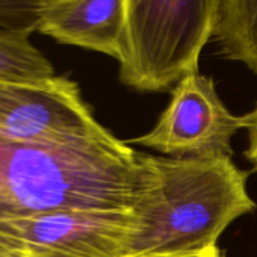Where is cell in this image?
I'll list each match as a JSON object with an SVG mask.
<instances>
[{
	"label": "cell",
	"instance_id": "cell-1",
	"mask_svg": "<svg viewBox=\"0 0 257 257\" xmlns=\"http://www.w3.org/2000/svg\"><path fill=\"white\" fill-rule=\"evenodd\" d=\"M140 152L101 134L53 143L0 135V222L61 209H134Z\"/></svg>",
	"mask_w": 257,
	"mask_h": 257
},
{
	"label": "cell",
	"instance_id": "cell-2",
	"mask_svg": "<svg viewBox=\"0 0 257 257\" xmlns=\"http://www.w3.org/2000/svg\"><path fill=\"white\" fill-rule=\"evenodd\" d=\"M143 189L128 255L182 254L218 246L237 218L255 210L231 156L168 158L141 153Z\"/></svg>",
	"mask_w": 257,
	"mask_h": 257
},
{
	"label": "cell",
	"instance_id": "cell-3",
	"mask_svg": "<svg viewBox=\"0 0 257 257\" xmlns=\"http://www.w3.org/2000/svg\"><path fill=\"white\" fill-rule=\"evenodd\" d=\"M219 8L221 0H125L119 82L140 92H164L198 73Z\"/></svg>",
	"mask_w": 257,
	"mask_h": 257
},
{
	"label": "cell",
	"instance_id": "cell-4",
	"mask_svg": "<svg viewBox=\"0 0 257 257\" xmlns=\"http://www.w3.org/2000/svg\"><path fill=\"white\" fill-rule=\"evenodd\" d=\"M134 209H61L0 222V237L23 257H125Z\"/></svg>",
	"mask_w": 257,
	"mask_h": 257
},
{
	"label": "cell",
	"instance_id": "cell-5",
	"mask_svg": "<svg viewBox=\"0 0 257 257\" xmlns=\"http://www.w3.org/2000/svg\"><path fill=\"white\" fill-rule=\"evenodd\" d=\"M240 128L242 116L227 109L213 79L192 73L171 89V98L152 131L127 144L168 158L233 156L231 141Z\"/></svg>",
	"mask_w": 257,
	"mask_h": 257
},
{
	"label": "cell",
	"instance_id": "cell-6",
	"mask_svg": "<svg viewBox=\"0 0 257 257\" xmlns=\"http://www.w3.org/2000/svg\"><path fill=\"white\" fill-rule=\"evenodd\" d=\"M104 131L79 85L65 76L41 83L0 82V135L26 143H53Z\"/></svg>",
	"mask_w": 257,
	"mask_h": 257
},
{
	"label": "cell",
	"instance_id": "cell-7",
	"mask_svg": "<svg viewBox=\"0 0 257 257\" xmlns=\"http://www.w3.org/2000/svg\"><path fill=\"white\" fill-rule=\"evenodd\" d=\"M125 0H46L35 14V31L61 44L121 58Z\"/></svg>",
	"mask_w": 257,
	"mask_h": 257
},
{
	"label": "cell",
	"instance_id": "cell-8",
	"mask_svg": "<svg viewBox=\"0 0 257 257\" xmlns=\"http://www.w3.org/2000/svg\"><path fill=\"white\" fill-rule=\"evenodd\" d=\"M213 40L222 58L257 74V0H221Z\"/></svg>",
	"mask_w": 257,
	"mask_h": 257
},
{
	"label": "cell",
	"instance_id": "cell-9",
	"mask_svg": "<svg viewBox=\"0 0 257 257\" xmlns=\"http://www.w3.org/2000/svg\"><path fill=\"white\" fill-rule=\"evenodd\" d=\"M34 32L35 28L0 29V82L41 83L58 76L46 55L32 44Z\"/></svg>",
	"mask_w": 257,
	"mask_h": 257
},
{
	"label": "cell",
	"instance_id": "cell-10",
	"mask_svg": "<svg viewBox=\"0 0 257 257\" xmlns=\"http://www.w3.org/2000/svg\"><path fill=\"white\" fill-rule=\"evenodd\" d=\"M46 0H0V29L35 28V14Z\"/></svg>",
	"mask_w": 257,
	"mask_h": 257
},
{
	"label": "cell",
	"instance_id": "cell-11",
	"mask_svg": "<svg viewBox=\"0 0 257 257\" xmlns=\"http://www.w3.org/2000/svg\"><path fill=\"white\" fill-rule=\"evenodd\" d=\"M243 128L248 132V149L245 150V158L251 164L252 170L257 171V103L254 109L242 115Z\"/></svg>",
	"mask_w": 257,
	"mask_h": 257
},
{
	"label": "cell",
	"instance_id": "cell-12",
	"mask_svg": "<svg viewBox=\"0 0 257 257\" xmlns=\"http://www.w3.org/2000/svg\"><path fill=\"white\" fill-rule=\"evenodd\" d=\"M125 257H225L224 251L219 246H212L201 251L194 252H182V254H158V255H125Z\"/></svg>",
	"mask_w": 257,
	"mask_h": 257
},
{
	"label": "cell",
	"instance_id": "cell-13",
	"mask_svg": "<svg viewBox=\"0 0 257 257\" xmlns=\"http://www.w3.org/2000/svg\"><path fill=\"white\" fill-rule=\"evenodd\" d=\"M0 257H23L17 249H14L5 239L0 237Z\"/></svg>",
	"mask_w": 257,
	"mask_h": 257
}]
</instances>
